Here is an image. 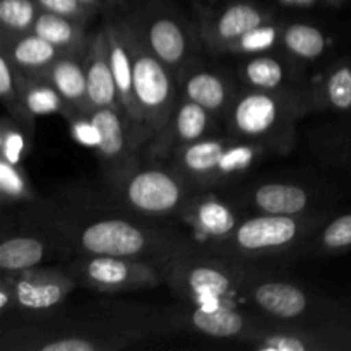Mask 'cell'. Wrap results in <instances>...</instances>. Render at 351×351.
Instances as JSON below:
<instances>
[{
	"instance_id": "obj_1",
	"label": "cell",
	"mask_w": 351,
	"mask_h": 351,
	"mask_svg": "<svg viewBox=\"0 0 351 351\" xmlns=\"http://www.w3.org/2000/svg\"><path fill=\"white\" fill-rule=\"evenodd\" d=\"M38 219L48 239L75 256L132 257L167 266L171 257L192 243L173 230L137 219V215L119 216L77 208L43 211Z\"/></svg>"
},
{
	"instance_id": "obj_2",
	"label": "cell",
	"mask_w": 351,
	"mask_h": 351,
	"mask_svg": "<svg viewBox=\"0 0 351 351\" xmlns=\"http://www.w3.org/2000/svg\"><path fill=\"white\" fill-rule=\"evenodd\" d=\"M132 319L55 321L47 315L33 321L3 322V351H113L123 350L156 332Z\"/></svg>"
},
{
	"instance_id": "obj_3",
	"label": "cell",
	"mask_w": 351,
	"mask_h": 351,
	"mask_svg": "<svg viewBox=\"0 0 351 351\" xmlns=\"http://www.w3.org/2000/svg\"><path fill=\"white\" fill-rule=\"evenodd\" d=\"M259 273L252 266L218 257L191 243L165 266V283L182 304L237 305L243 288Z\"/></svg>"
},
{
	"instance_id": "obj_4",
	"label": "cell",
	"mask_w": 351,
	"mask_h": 351,
	"mask_svg": "<svg viewBox=\"0 0 351 351\" xmlns=\"http://www.w3.org/2000/svg\"><path fill=\"white\" fill-rule=\"evenodd\" d=\"M332 215L335 211L305 216L257 213L252 216H243L237 228L221 242L199 247L218 257L249 266L261 261L280 259L293 254L298 256L312 233Z\"/></svg>"
},
{
	"instance_id": "obj_5",
	"label": "cell",
	"mask_w": 351,
	"mask_h": 351,
	"mask_svg": "<svg viewBox=\"0 0 351 351\" xmlns=\"http://www.w3.org/2000/svg\"><path fill=\"white\" fill-rule=\"evenodd\" d=\"M304 117L298 96L242 86L223 130L264 147L269 154L285 156L293 151L297 122Z\"/></svg>"
},
{
	"instance_id": "obj_6",
	"label": "cell",
	"mask_w": 351,
	"mask_h": 351,
	"mask_svg": "<svg viewBox=\"0 0 351 351\" xmlns=\"http://www.w3.org/2000/svg\"><path fill=\"white\" fill-rule=\"evenodd\" d=\"M266 156L264 147L219 132L178 149L170 165L194 191H218L237 184Z\"/></svg>"
},
{
	"instance_id": "obj_7",
	"label": "cell",
	"mask_w": 351,
	"mask_h": 351,
	"mask_svg": "<svg viewBox=\"0 0 351 351\" xmlns=\"http://www.w3.org/2000/svg\"><path fill=\"white\" fill-rule=\"evenodd\" d=\"M125 14L177 81L189 65L201 60L204 45L197 23H192L171 0H129Z\"/></svg>"
},
{
	"instance_id": "obj_8",
	"label": "cell",
	"mask_w": 351,
	"mask_h": 351,
	"mask_svg": "<svg viewBox=\"0 0 351 351\" xmlns=\"http://www.w3.org/2000/svg\"><path fill=\"white\" fill-rule=\"evenodd\" d=\"M119 21L132 60L136 98L143 113L147 139L151 141L167 125L171 113L177 108L182 98L180 86L173 72L147 47L139 31L127 17L125 10H120Z\"/></svg>"
},
{
	"instance_id": "obj_9",
	"label": "cell",
	"mask_w": 351,
	"mask_h": 351,
	"mask_svg": "<svg viewBox=\"0 0 351 351\" xmlns=\"http://www.w3.org/2000/svg\"><path fill=\"white\" fill-rule=\"evenodd\" d=\"M75 287H79L77 280L64 267L36 266L21 273H2V321H33L51 315L55 308L75 290Z\"/></svg>"
},
{
	"instance_id": "obj_10",
	"label": "cell",
	"mask_w": 351,
	"mask_h": 351,
	"mask_svg": "<svg viewBox=\"0 0 351 351\" xmlns=\"http://www.w3.org/2000/svg\"><path fill=\"white\" fill-rule=\"evenodd\" d=\"M194 192L170 163H143L125 178L113 199L141 218L178 219Z\"/></svg>"
},
{
	"instance_id": "obj_11",
	"label": "cell",
	"mask_w": 351,
	"mask_h": 351,
	"mask_svg": "<svg viewBox=\"0 0 351 351\" xmlns=\"http://www.w3.org/2000/svg\"><path fill=\"white\" fill-rule=\"evenodd\" d=\"M242 298L261 315L276 322H329L339 305L315 297L304 285L259 271L243 288Z\"/></svg>"
},
{
	"instance_id": "obj_12",
	"label": "cell",
	"mask_w": 351,
	"mask_h": 351,
	"mask_svg": "<svg viewBox=\"0 0 351 351\" xmlns=\"http://www.w3.org/2000/svg\"><path fill=\"white\" fill-rule=\"evenodd\" d=\"M67 269L79 287L99 293L149 290L165 283L163 264L132 257L75 256Z\"/></svg>"
},
{
	"instance_id": "obj_13",
	"label": "cell",
	"mask_w": 351,
	"mask_h": 351,
	"mask_svg": "<svg viewBox=\"0 0 351 351\" xmlns=\"http://www.w3.org/2000/svg\"><path fill=\"white\" fill-rule=\"evenodd\" d=\"M165 332L191 331L215 339L239 341L245 345L269 319L250 312L240 311L237 305L201 307L184 304L180 307L165 308L160 314Z\"/></svg>"
},
{
	"instance_id": "obj_14",
	"label": "cell",
	"mask_w": 351,
	"mask_h": 351,
	"mask_svg": "<svg viewBox=\"0 0 351 351\" xmlns=\"http://www.w3.org/2000/svg\"><path fill=\"white\" fill-rule=\"evenodd\" d=\"M91 117L98 130V146L95 151L106 187L113 195L125 178L143 165V149L120 110H93Z\"/></svg>"
},
{
	"instance_id": "obj_15",
	"label": "cell",
	"mask_w": 351,
	"mask_h": 351,
	"mask_svg": "<svg viewBox=\"0 0 351 351\" xmlns=\"http://www.w3.org/2000/svg\"><path fill=\"white\" fill-rule=\"evenodd\" d=\"M274 19H278L276 9L257 0H226L223 5L195 7V23L202 45L213 57L230 41Z\"/></svg>"
},
{
	"instance_id": "obj_16",
	"label": "cell",
	"mask_w": 351,
	"mask_h": 351,
	"mask_svg": "<svg viewBox=\"0 0 351 351\" xmlns=\"http://www.w3.org/2000/svg\"><path fill=\"white\" fill-rule=\"evenodd\" d=\"M332 202L321 189L283 180L259 182L237 194V204L264 215H315L332 211Z\"/></svg>"
},
{
	"instance_id": "obj_17",
	"label": "cell",
	"mask_w": 351,
	"mask_h": 351,
	"mask_svg": "<svg viewBox=\"0 0 351 351\" xmlns=\"http://www.w3.org/2000/svg\"><path fill=\"white\" fill-rule=\"evenodd\" d=\"M221 127L223 123L208 110L182 96L167 125L144 147L143 163L168 165L178 149L213 134H219Z\"/></svg>"
},
{
	"instance_id": "obj_18",
	"label": "cell",
	"mask_w": 351,
	"mask_h": 351,
	"mask_svg": "<svg viewBox=\"0 0 351 351\" xmlns=\"http://www.w3.org/2000/svg\"><path fill=\"white\" fill-rule=\"evenodd\" d=\"M245 345L266 351H339L351 350V338L332 321L302 324L269 319Z\"/></svg>"
},
{
	"instance_id": "obj_19",
	"label": "cell",
	"mask_w": 351,
	"mask_h": 351,
	"mask_svg": "<svg viewBox=\"0 0 351 351\" xmlns=\"http://www.w3.org/2000/svg\"><path fill=\"white\" fill-rule=\"evenodd\" d=\"M178 86L182 96L208 110L223 125L242 88L237 74L233 75L225 69L204 64L202 60L194 62L182 72Z\"/></svg>"
},
{
	"instance_id": "obj_20",
	"label": "cell",
	"mask_w": 351,
	"mask_h": 351,
	"mask_svg": "<svg viewBox=\"0 0 351 351\" xmlns=\"http://www.w3.org/2000/svg\"><path fill=\"white\" fill-rule=\"evenodd\" d=\"M239 204L221 197L215 191H195L180 213L184 221L197 237V245L208 247L225 240L243 219Z\"/></svg>"
},
{
	"instance_id": "obj_21",
	"label": "cell",
	"mask_w": 351,
	"mask_h": 351,
	"mask_svg": "<svg viewBox=\"0 0 351 351\" xmlns=\"http://www.w3.org/2000/svg\"><path fill=\"white\" fill-rule=\"evenodd\" d=\"M304 65L295 62L281 50L269 53L243 57L237 65V77L240 84L247 88L261 89V91L281 93V95H295L302 99L304 91L305 72Z\"/></svg>"
},
{
	"instance_id": "obj_22",
	"label": "cell",
	"mask_w": 351,
	"mask_h": 351,
	"mask_svg": "<svg viewBox=\"0 0 351 351\" xmlns=\"http://www.w3.org/2000/svg\"><path fill=\"white\" fill-rule=\"evenodd\" d=\"M300 103L305 117L321 112L351 115V57H338L307 74Z\"/></svg>"
},
{
	"instance_id": "obj_23",
	"label": "cell",
	"mask_w": 351,
	"mask_h": 351,
	"mask_svg": "<svg viewBox=\"0 0 351 351\" xmlns=\"http://www.w3.org/2000/svg\"><path fill=\"white\" fill-rule=\"evenodd\" d=\"M119 12L105 14V19H103L101 26L105 27L106 38H108L110 62H112V71H113V77H115L120 108H122L123 117H125L130 129H132L134 136H136L137 144H139L141 149L144 151V147H146L147 141L149 139H147L143 113H141L139 103H137V98H136L132 60H130L129 48H127L122 27H120Z\"/></svg>"
},
{
	"instance_id": "obj_24",
	"label": "cell",
	"mask_w": 351,
	"mask_h": 351,
	"mask_svg": "<svg viewBox=\"0 0 351 351\" xmlns=\"http://www.w3.org/2000/svg\"><path fill=\"white\" fill-rule=\"evenodd\" d=\"M84 69L91 108H115L122 112L110 62L108 38L103 26L96 33H91L84 50Z\"/></svg>"
},
{
	"instance_id": "obj_25",
	"label": "cell",
	"mask_w": 351,
	"mask_h": 351,
	"mask_svg": "<svg viewBox=\"0 0 351 351\" xmlns=\"http://www.w3.org/2000/svg\"><path fill=\"white\" fill-rule=\"evenodd\" d=\"M0 55H3L21 74L43 79L62 51L33 31H27L19 36L0 38Z\"/></svg>"
},
{
	"instance_id": "obj_26",
	"label": "cell",
	"mask_w": 351,
	"mask_h": 351,
	"mask_svg": "<svg viewBox=\"0 0 351 351\" xmlns=\"http://www.w3.org/2000/svg\"><path fill=\"white\" fill-rule=\"evenodd\" d=\"M280 50L304 67L319 64L331 51V36L308 21H283Z\"/></svg>"
},
{
	"instance_id": "obj_27",
	"label": "cell",
	"mask_w": 351,
	"mask_h": 351,
	"mask_svg": "<svg viewBox=\"0 0 351 351\" xmlns=\"http://www.w3.org/2000/svg\"><path fill=\"white\" fill-rule=\"evenodd\" d=\"M58 95L71 106L81 112L93 113L88 96V81H86L84 51L82 53H62L50 65L45 77Z\"/></svg>"
},
{
	"instance_id": "obj_28",
	"label": "cell",
	"mask_w": 351,
	"mask_h": 351,
	"mask_svg": "<svg viewBox=\"0 0 351 351\" xmlns=\"http://www.w3.org/2000/svg\"><path fill=\"white\" fill-rule=\"evenodd\" d=\"M31 31L57 47L62 53H82L91 38L88 33V21L47 10L38 14Z\"/></svg>"
},
{
	"instance_id": "obj_29",
	"label": "cell",
	"mask_w": 351,
	"mask_h": 351,
	"mask_svg": "<svg viewBox=\"0 0 351 351\" xmlns=\"http://www.w3.org/2000/svg\"><path fill=\"white\" fill-rule=\"evenodd\" d=\"M48 235L12 233L0 243V273H21L36 267L47 259Z\"/></svg>"
},
{
	"instance_id": "obj_30",
	"label": "cell",
	"mask_w": 351,
	"mask_h": 351,
	"mask_svg": "<svg viewBox=\"0 0 351 351\" xmlns=\"http://www.w3.org/2000/svg\"><path fill=\"white\" fill-rule=\"evenodd\" d=\"M351 250V211L332 215L305 242L298 256L335 257Z\"/></svg>"
},
{
	"instance_id": "obj_31",
	"label": "cell",
	"mask_w": 351,
	"mask_h": 351,
	"mask_svg": "<svg viewBox=\"0 0 351 351\" xmlns=\"http://www.w3.org/2000/svg\"><path fill=\"white\" fill-rule=\"evenodd\" d=\"M14 75H16L17 86H19V91L24 103H26L27 108H29L36 117L53 115V113L65 117L72 108H74V106L69 105V103L58 95L57 89H55L47 79L27 77V75L21 74L16 67H14Z\"/></svg>"
},
{
	"instance_id": "obj_32",
	"label": "cell",
	"mask_w": 351,
	"mask_h": 351,
	"mask_svg": "<svg viewBox=\"0 0 351 351\" xmlns=\"http://www.w3.org/2000/svg\"><path fill=\"white\" fill-rule=\"evenodd\" d=\"M281 24L283 21L278 19L264 23L261 26L252 27L237 40L230 41L216 53V57H252V55L269 53V51L280 50L281 40Z\"/></svg>"
},
{
	"instance_id": "obj_33",
	"label": "cell",
	"mask_w": 351,
	"mask_h": 351,
	"mask_svg": "<svg viewBox=\"0 0 351 351\" xmlns=\"http://www.w3.org/2000/svg\"><path fill=\"white\" fill-rule=\"evenodd\" d=\"M0 98H2V105L7 115L12 117L33 139L34 132H36V115L24 103L16 75H14L12 64L3 55H0Z\"/></svg>"
},
{
	"instance_id": "obj_34",
	"label": "cell",
	"mask_w": 351,
	"mask_h": 351,
	"mask_svg": "<svg viewBox=\"0 0 351 351\" xmlns=\"http://www.w3.org/2000/svg\"><path fill=\"white\" fill-rule=\"evenodd\" d=\"M36 191L24 165L0 158V201L3 208L36 202Z\"/></svg>"
},
{
	"instance_id": "obj_35",
	"label": "cell",
	"mask_w": 351,
	"mask_h": 351,
	"mask_svg": "<svg viewBox=\"0 0 351 351\" xmlns=\"http://www.w3.org/2000/svg\"><path fill=\"white\" fill-rule=\"evenodd\" d=\"M40 12L36 0H0V38L31 31Z\"/></svg>"
},
{
	"instance_id": "obj_36",
	"label": "cell",
	"mask_w": 351,
	"mask_h": 351,
	"mask_svg": "<svg viewBox=\"0 0 351 351\" xmlns=\"http://www.w3.org/2000/svg\"><path fill=\"white\" fill-rule=\"evenodd\" d=\"M31 144L33 139L27 136L26 130L5 113L0 119V158L24 165V160L31 151Z\"/></svg>"
},
{
	"instance_id": "obj_37",
	"label": "cell",
	"mask_w": 351,
	"mask_h": 351,
	"mask_svg": "<svg viewBox=\"0 0 351 351\" xmlns=\"http://www.w3.org/2000/svg\"><path fill=\"white\" fill-rule=\"evenodd\" d=\"M64 119L65 122H67L71 136L74 137L81 146L96 149V146H98V130H96L95 122H93L91 113L72 108Z\"/></svg>"
},
{
	"instance_id": "obj_38",
	"label": "cell",
	"mask_w": 351,
	"mask_h": 351,
	"mask_svg": "<svg viewBox=\"0 0 351 351\" xmlns=\"http://www.w3.org/2000/svg\"><path fill=\"white\" fill-rule=\"evenodd\" d=\"M329 161L341 168H351V119L348 127L332 130V139L324 146Z\"/></svg>"
},
{
	"instance_id": "obj_39",
	"label": "cell",
	"mask_w": 351,
	"mask_h": 351,
	"mask_svg": "<svg viewBox=\"0 0 351 351\" xmlns=\"http://www.w3.org/2000/svg\"><path fill=\"white\" fill-rule=\"evenodd\" d=\"M36 3L41 10H47V12L62 14V16L75 17V19L88 21V23L98 14L95 9L82 3L81 0H36Z\"/></svg>"
},
{
	"instance_id": "obj_40",
	"label": "cell",
	"mask_w": 351,
	"mask_h": 351,
	"mask_svg": "<svg viewBox=\"0 0 351 351\" xmlns=\"http://www.w3.org/2000/svg\"><path fill=\"white\" fill-rule=\"evenodd\" d=\"M81 2L95 9L98 14H103V16L125 10L129 7V0H81Z\"/></svg>"
},
{
	"instance_id": "obj_41",
	"label": "cell",
	"mask_w": 351,
	"mask_h": 351,
	"mask_svg": "<svg viewBox=\"0 0 351 351\" xmlns=\"http://www.w3.org/2000/svg\"><path fill=\"white\" fill-rule=\"evenodd\" d=\"M274 2L278 7L291 12H308L324 5L322 0H274Z\"/></svg>"
},
{
	"instance_id": "obj_42",
	"label": "cell",
	"mask_w": 351,
	"mask_h": 351,
	"mask_svg": "<svg viewBox=\"0 0 351 351\" xmlns=\"http://www.w3.org/2000/svg\"><path fill=\"white\" fill-rule=\"evenodd\" d=\"M331 321L335 322V324H338L339 328H341L343 331H345L346 335L351 338V311L350 308H345L339 305L338 311H336V314H335V317H332Z\"/></svg>"
},
{
	"instance_id": "obj_43",
	"label": "cell",
	"mask_w": 351,
	"mask_h": 351,
	"mask_svg": "<svg viewBox=\"0 0 351 351\" xmlns=\"http://www.w3.org/2000/svg\"><path fill=\"white\" fill-rule=\"evenodd\" d=\"M346 2H348V0H322L324 7H331V9H339V7L345 5Z\"/></svg>"
}]
</instances>
